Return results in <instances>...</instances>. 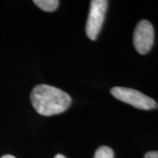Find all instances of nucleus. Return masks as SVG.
Returning a JSON list of instances; mask_svg holds the SVG:
<instances>
[{
	"label": "nucleus",
	"instance_id": "f257e3e1",
	"mask_svg": "<svg viewBox=\"0 0 158 158\" xmlns=\"http://www.w3.org/2000/svg\"><path fill=\"white\" fill-rule=\"evenodd\" d=\"M30 98L34 110L43 116L63 113L72 102L68 93L48 85H36L30 94Z\"/></svg>",
	"mask_w": 158,
	"mask_h": 158
},
{
	"label": "nucleus",
	"instance_id": "f03ea898",
	"mask_svg": "<svg viewBox=\"0 0 158 158\" xmlns=\"http://www.w3.org/2000/svg\"><path fill=\"white\" fill-rule=\"evenodd\" d=\"M111 93L114 98L141 110H151L158 107L156 102L147 95L127 87H113Z\"/></svg>",
	"mask_w": 158,
	"mask_h": 158
},
{
	"label": "nucleus",
	"instance_id": "7ed1b4c3",
	"mask_svg": "<svg viewBox=\"0 0 158 158\" xmlns=\"http://www.w3.org/2000/svg\"><path fill=\"white\" fill-rule=\"evenodd\" d=\"M108 7L106 0L90 1V12L85 26V32L89 39L95 40L102 28Z\"/></svg>",
	"mask_w": 158,
	"mask_h": 158
},
{
	"label": "nucleus",
	"instance_id": "20e7f679",
	"mask_svg": "<svg viewBox=\"0 0 158 158\" xmlns=\"http://www.w3.org/2000/svg\"><path fill=\"white\" fill-rule=\"evenodd\" d=\"M154 38V28L148 20L143 19L136 25L134 32V46L139 54L145 55L151 49Z\"/></svg>",
	"mask_w": 158,
	"mask_h": 158
},
{
	"label": "nucleus",
	"instance_id": "39448f33",
	"mask_svg": "<svg viewBox=\"0 0 158 158\" xmlns=\"http://www.w3.org/2000/svg\"><path fill=\"white\" fill-rule=\"evenodd\" d=\"M34 3L45 11H54L59 6V1L57 0H34Z\"/></svg>",
	"mask_w": 158,
	"mask_h": 158
},
{
	"label": "nucleus",
	"instance_id": "423d86ee",
	"mask_svg": "<svg viewBox=\"0 0 158 158\" xmlns=\"http://www.w3.org/2000/svg\"><path fill=\"white\" fill-rule=\"evenodd\" d=\"M93 158H114V153L111 148L101 146L97 149Z\"/></svg>",
	"mask_w": 158,
	"mask_h": 158
},
{
	"label": "nucleus",
	"instance_id": "0eeeda50",
	"mask_svg": "<svg viewBox=\"0 0 158 158\" xmlns=\"http://www.w3.org/2000/svg\"><path fill=\"white\" fill-rule=\"evenodd\" d=\"M144 158H158V151H149L144 156Z\"/></svg>",
	"mask_w": 158,
	"mask_h": 158
},
{
	"label": "nucleus",
	"instance_id": "6e6552de",
	"mask_svg": "<svg viewBox=\"0 0 158 158\" xmlns=\"http://www.w3.org/2000/svg\"><path fill=\"white\" fill-rule=\"evenodd\" d=\"M1 158H16V157H14L13 156H11V155H6V156H2Z\"/></svg>",
	"mask_w": 158,
	"mask_h": 158
},
{
	"label": "nucleus",
	"instance_id": "1a4fd4ad",
	"mask_svg": "<svg viewBox=\"0 0 158 158\" xmlns=\"http://www.w3.org/2000/svg\"><path fill=\"white\" fill-rule=\"evenodd\" d=\"M55 158H66L64 156H62V155H61V154H58V155H56V156H55Z\"/></svg>",
	"mask_w": 158,
	"mask_h": 158
}]
</instances>
